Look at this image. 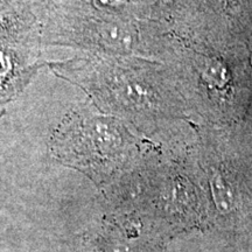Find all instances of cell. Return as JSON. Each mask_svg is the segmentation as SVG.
Instances as JSON below:
<instances>
[{
    "mask_svg": "<svg viewBox=\"0 0 252 252\" xmlns=\"http://www.w3.org/2000/svg\"><path fill=\"white\" fill-rule=\"evenodd\" d=\"M30 68H23L12 53L0 52V104L17 96L32 75Z\"/></svg>",
    "mask_w": 252,
    "mask_h": 252,
    "instance_id": "7a4b0ae2",
    "label": "cell"
},
{
    "mask_svg": "<svg viewBox=\"0 0 252 252\" xmlns=\"http://www.w3.org/2000/svg\"><path fill=\"white\" fill-rule=\"evenodd\" d=\"M125 128L113 119H72L63 126L58 137V151L65 154V158L71 154L76 163L97 162L104 159L103 157H115L113 154L119 150L123 143H126Z\"/></svg>",
    "mask_w": 252,
    "mask_h": 252,
    "instance_id": "6da1fadb",
    "label": "cell"
}]
</instances>
